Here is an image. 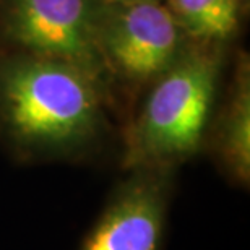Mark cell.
Wrapping results in <instances>:
<instances>
[{"label":"cell","mask_w":250,"mask_h":250,"mask_svg":"<svg viewBox=\"0 0 250 250\" xmlns=\"http://www.w3.org/2000/svg\"><path fill=\"white\" fill-rule=\"evenodd\" d=\"M107 88L82 68L17 52L0 62V142L21 161H78L109 133Z\"/></svg>","instance_id":"1"},{"label":"cell","mask_w":250,"mask_h":250,"mask_svg":"<svg viewBox=\"0 0 250 250\" xmlns=\"http://www.w3.org/2000/svg\"><path fill=\"white\" fill-rule=\"evenodd\" d=\"M223 49V44L190 41L182 56L148 84L122 133L125 171H177L202 151L216 112Z\"/></svg>","instance_id":"2"},{"label":"cell","mask_w":250,"mask_h":250,"mask_svg":"<svg viewBox=\"0 0 250 250\" xmlns=\"http://www.w3.org/2000/svg\"><path fill=\"white\" fill-rule=\"evenodd\" d=\"M188 44L164 2H103L98 46L109 83L117 82L135 91L146 88Z\"/></svg>","instance_id":"3"},{"label":"cell","mask_w":250,"mask_h":250,"mask_svg":"<svg viewBox=\"0 0 250 250\" xmlns=\"http://www.w3.org/2000/svg\"><path fill=\"white\" fill-rule=\"evenodd\" d=\"M104 0H2L3 38L18 52L70 63L109 88L98 46Z\"/></svg>","instance_id":"4"},{"label":"cell","mask_w":250,"mask_h":250,"mask_svg":"<svg viewBox=\"0 0 250 250\" xmlns=\"http://www.w3.org/2000/svg\"><path fill=\"white\" fill-rule=\"evenodd\" d=\"M174 176L172 169L127 171L80 250H163Z\"/></svg>","instance_id":"5"},{"label":"cell","mask_w":250,"mask_h":250,"mask_svg":"<svg viewBox=\"0 0 250 250\" xmlns=\"http://www.w3.org/2000/svg\"><path fill=\"white\" fill-rule=\"evenodd\" d=\"M209 145L219 171L232 186L249 187L250 182V62L239 54L232 83L208 130Z\"/></svg>","instance_id":"6"},{"label":"cell","mask_w":250,"mask_h":250,"mask_svg":"<svg viewBox=\"0 0 250 250\" xmlns=\"http://www.w3.org/2000/svg\"><path fill=\"white\" fill-rule=\"evenodd\" d=\"M188 41L226 44L236 36L244 8L239 0H163Z\"/></svg>","instance_id":"7"},{"label":"cell","mask_w":250,"mask_h":250,"mask_svg":"<svg viewBox=\"0 0 250 250\" xmlns=\"http://www.w3.org/2000/svg\"><path fill=\"white\" fill-rule=\"evenodd\" d=\"M239 2H241L242 8H244V12H246V10L249 8V2H250V0H239Z\"/></svg>","instance_id":"8"},{"label":"cell","mask_w":250,"mask_h":250,"mask_svg":"<svg viewBox=\"0 0 250 250\" xmlns=\"http://www.w3.org/2000/svg\"><path fill=\"white\" fill-rule=\"evenodd\" d=\"M109 2H140V0H109ZM163 2V0H159Z\"/></svg>","instance_id":"9"},{"label":"cell","mask_w":250,"mask_h":250,"mask_svg":"<svg viewBox=\"0 0 250 250\" xmlns=\"http://www.w3.org/2000/svg\"><path fill=\"white\" fill-rule=\"evenodd\" d=\"M0 2H2V0H0Z\"/></svg>","instance_id":"10"}]
</instances>
